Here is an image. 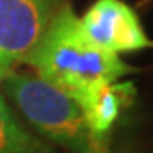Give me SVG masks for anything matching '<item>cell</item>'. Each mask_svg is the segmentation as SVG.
<instances>
[{
    "label": "cell",
    "instance_id": "6da1fadb",
    "mask_svg": "<svg viewBox=\"0 0 153 153\" xmlns=\"http://www.w3.org/2000/svg\"><path fill=\"white\" fill-rule=\"evenodd\" d=\"M26 65L71 95L80 107L100 87L138 71L121 56L105 53L88 41L68 2L49 22Z\"/></svg>",
    "mask_w": 153,
    "mask_h": 153
},
{
    "label": "cell",
    "instance_id": "7a4b0ae2",
    "mask_svg": "<svg viewBox=\"0 0 153 153\" xmlns=\"http://www.w3.org/2000/svg\"><path fill=\"white\" fill-rule=\"evenodd\" d=\"M0 87L9 104L44 141L71 153H80L88 146L90 134L82 107L65 90L34 71L16 68Z\"/></svg>",
    "mask_w": 153,
    "mask_h": 153
},
{
    "label": "cell",
    "instance_id": "3957f363",
    "mask_svg": "<svg viewBox=\"0 0 153 153\" xmlns=\"http://www.w3.org/2000/svg\"><path fill=\"white\" fill-rule=\"evenodd\" d=\"M87 39L116 56L153 49V39L143 27L138 12L124 0H94L78 16Z\"/></svg>",
    "mask_w": 153,
    "mask_h": 153
},
{
    "label": "cell",
    "instance_id": "277c9868",
    "mask_svg": "<svg viewBox=\"0 0 153 153\" xmlns=\"http://www.w3.org/2000/svg\"><path fill=\"white\" fill-rule=\"evenodd\" d=\"M66 0H0V61L26 65Z\"/></svg>",
    "mask_w": 153,
    "mask_h": 153
},
{
    "label": "cell",
    "instance_id": "5b68a950",
    "mask_svg": "<svg viewBox=\"0 0 153 153\" xmlns=\"http://www.w3.org/2000/svg\"><path fill=\"white\" fill-rule=\"evenodd\" d=\"M136 99V87L129 80H116L100 87L82 107L90 141H109V134L121 116Z\"/></svg>",
    "mask_w": 153,
    "mask_h": 153
},
{
    "label": "cell",
    "instance_id": "8992f818",
    "mask_svg": "<svg viewBox=\"0 0 153 153\" xmlns=\"http://www.w3.org/2000/svg\"><path fill=\"white\" fill-rule=\"evenodd\" d=\"M0 153H56L22 124L4 94H0Z\"/></svg>",
    "mask_w": 153,
    "mask_h": 153
},
{
    "label": "cell",
    "instance_id": "52a82bcc",
    "mask_svg": "<svg viewBox=\"0 0 153 153\" xmlns=\"http://www.w3.org/2000/svg\"><path fill=\"white\" fill-rule=\"evenodd\" d=\"M80 153H123L109 146V141H90L88 146Z\"/></svg>",
    "mask_w": 153,
    "mask_h": 153
},
{
    "label": "cell",
    "instance_id": "ba28073f",
    "mask_svg": "<svg viewBox=\"0 0 153 153\" xmlns=\"http://www.w3.org/2000/svg\"><path fill=\"white\" fill-rule=\"evenodd\" d=\"M12 70H14V68H9L7 65H4V63L0 61V83H2V80H4V78H5Z\"/></svg>",
    "mask_w": 153,
    "mask_h": 153
}]
</instances>
